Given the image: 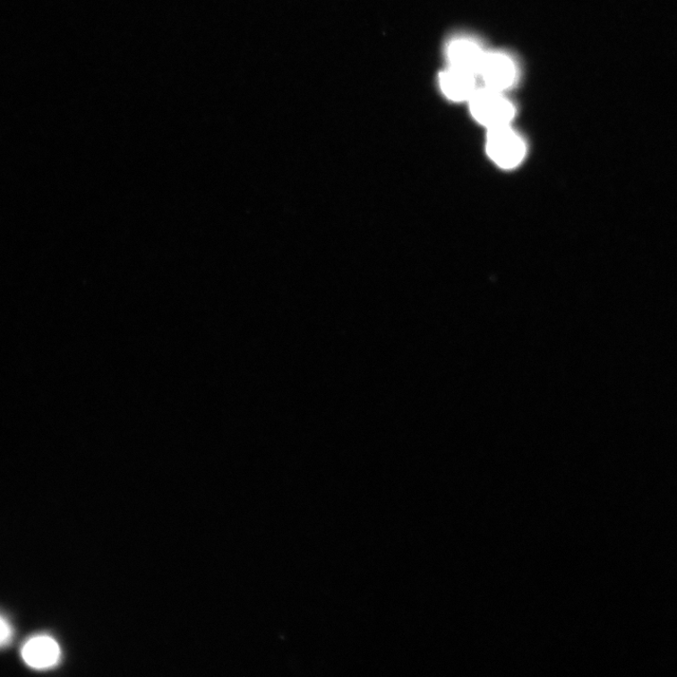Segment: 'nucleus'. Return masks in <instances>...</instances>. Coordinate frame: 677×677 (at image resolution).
Returning <instances> with one entry per match:
<instances>
[{"label":"nucleus","mask_w":677,"mask_h":677,"mask_svg":"<svg viewBox=\"0 0 677 677\" xmlns=\"http://www.w3.org/2000/svg\"><path fill=\"white\" fill-rule=\"evenodd\" d=\"M468 102L475 119L488 129L510 125L514 119L515 107L502 91L479 89Z\"/></svg>","instance_id":"f257e3e1"},{"label":"nucleus","mask_w":677,"mask_h":677,"mask_svg":"<svg viewBox=\"0 0 677 677\" xmlns=\"http://www.w3.org/2000/svg\"><path fill=\"white\" fill-rule=\"evenodd\" d=\"M486 150L489 158L503 168L517 167L526 154L523 140L510 125L488 129Z\"/></svg>","instance_id":"f03ea898"},{"label":"nucleus","mask_w":677,"mask_h":677,"mask_svg":"<svg viewBox=\"0 0 677 677\" xmlns=\"http://www.w3.org/2000/svg\"><path fill=\"white\" fill-rule=\"evenodd\" d=\"M486 88L504 92L518 81V69L510 55L504 52H486L478 71Z\"/></svg>","instance_id":"7ed1b4c3"},{"label":"nucleus","mask_w":677,"mask_h":677,"mask_svg":"<svg viewBox=\"0 0 677 677\" xmlns=\"http://www.w3.org/2000/svg\"><path fill=\"white\" fill-rule=\"evenodd\" d=\"M21 656L30 668L45 671L60 664L62 650L54 638L39 634L27 639L21 647Z\"/></svg>","instance_id":"20e7f679"},{"label":"nucleus","mask_w":677,"mask_h":677,"mask_svg":"<svg viewBox=\"0 0 677 677\" xmlns=\"http://www.w3.org/2000/svg\"><path fill=\"white\" fill-rule=\"evenodd\" d=\"M482 46L469 37H458L451 40L446 49L450 67L474 73L478 71L485 56Z\"/></svg>","instance_id":"39448f33"},{"label":"nucleus","mask_w":677,"mask_h":677,"mask_svg":"<svg viewBox=\"0 0 677 677\" xmlns=\"http://www.w3.org/2000/svg\"><path fill=\"white\" fill-rule=\"evenodd\" d=\"M477 77L474 73L449 66L440 74L439 83L448 99L455 102L469 101L479 90Z\"/></svg>","instance_id":"423d86ee"},{"label":"nucleus","mask_w":677,"mask_h":677,"mask_svg":"<svg viewBox=\"0 0 677 677\" xmlns=\"http://www.w3.org/2000/svg\"><path fill=\"white\" fill-rule=\"evenodd\" d=\"M14 636V630L9 620L0 614V648L8 647Z\"/></svg>","instance_id":"0eeeda50"}]
</instances>
